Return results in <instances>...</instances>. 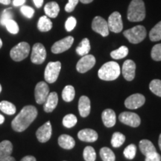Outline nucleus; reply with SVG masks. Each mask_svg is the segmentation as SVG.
I'll list each match as a JSON object with an SVG mask.
<instances>
[{
  "instance_id": "nucleus-1",
  "label": "nucleus",
  "mask_w": 161,
  "mask_h": 161,
  "mask_svg": "<svg viewBox=\"0 0 161 161\" xmlns=\"http://www.w3.org/2000/svg\"><path fill=\"white\" fill-rule=\"evenodd\" d=\"M37 116V110L35 106H25L12 121V128L17 132H23L29 128Z\"/></svg>"
},
{
  "instance_id": "nucleus-2",
  "label": "nucleus",
  "mask_w": 161,
  "mask_h": 161,
  "mask_svg": "<svg viewBox=\"0 0 161 161\" xmlns=\"http://www.w3.org/2000/svg\"><path fill=\"white\" fill-rule=\"evenodd\" d=\"M120 72L119 65L115 61H109L102 66L98 72V75L103 80H114L119 76Z\"/></svg>"
},
{
  "instance_id": "nucleus-3",
  "label": "nucleus",
  "mask_w": 161,
  "mask_h": 161,
  "mask_svg": "<svg viewBox=\"0 0 161 161\" xmlns=\"http://www.w3.org/2000/svg\"><path fill=\"white\" fill-rule=\"evenodd\" d=\"M146 17V8L142 0H132L128 9V19L130 22L142 21Z\"/></svg>"
},
{
  "instance_id": "nucleus-4",
  "label": "nucleus",
  "mask_w": 161,
  "mask_h": 161,
  "mask_svg": "<svg viewBox=\"0 0 161 161\" xmlns=\"http://www.w3.org/2000/svg\"><path fill=\"white\" fill-rule=\"evenodd\" d=\"M123 35L130 43L137 44L146 37V29L142 25H136L123 32Z\"/></svg>"
},
{
  "instance_id": "nucleus-5",
  "label": "nucleus",
  "mask_w": 161,
  "mask_h": 161,
  "mask_svg": "<svg viewBox=\"0 0 161 161\" xmlns=\"http://www.w3.org/2000/svg\"><path fill=\"white\" fill-rule=\"evenodd\" d=\"M30 46L26 42H21L14 46L10 52V56L14 61L19 62L25 59L29 55Z\"/></svg>"
},
{
  "instance_id": "nucleus-6",
  "label": "nucleus",
  "mask_w": 161,
  "mask_h": 161,
  "mask_svg": "<svg viewBox=\"0 0 161 161\" xmlns=\"http://www.w3.org/2000/svg\"><path fill=\"white\" fill-rule=\"evenodd\" d=\"M60 69H61V64L60 61L49 62L46 66L44 72V78L46 81L49 84L55 82L59 76Z\"/></svg>"
},
{
  "instance_id": "nucleus-7",
  "label": "nucleus",
  "mask_w": 161,
  "mask_h": 161,
  "mask_svg": "<svg viewBox=\"0 0 161 161\" xmlns=\"http://www.w3.org/2000/svg\"><path fill=\"white\" fill-rule=\"evenodd\" d=\"M46 58V51L42 43H37L32 47L31 60L33 64H41L45 61Z\"/></svg>"
},
{
  "instance_id": "nucleus-8",
  "label": "nucleus",
  "mask_w": 161,
  "mask_h": 161,
  "mask_svg": "<svg viewBox=\"0 0 161 161\" xmlns=\"http://www.w3.org/2000/svg\"><path fill=\"white\" fill-rule=\"evenodd\" d=\"M96 64V58L92 55H86L78 60L76 69L80 73H85L91 69Z\"/></svg>"
},
{
  "instance_id": "nucleus-9",
  "label": "nucleus",
  "mask_w": 161,
  "mask_h": 161,
  "mask_svg": "<svg viewBox=\"0 0 161 161\" xmlns=\"http://www.w3.org/2000/svg\"><path fill=\"white\" fill-rule=\"evenodd\" d=\"M49 94V87L44 81H40L35 86V101L37 104H44Z\"/></svg>"
},
{
  "instance_id": "nucleus-10",
  "label": "nucleus",
  "mask_w": 161,
  "mask_h": 161,
  "mask_svg": "<svg viewBox=\"0 0 161 161\" xmlns=\"http://www.w3.org/2000/svg\"><path fill=\"white\" fill-rule=\"evenodd\" d=\"M119 119L121 122L127 125L136 128L140 125L141 119L139 115L132 112H123L119 114Z\"/></svg>"
},
{
  "instance_id": "nucleus-11",
  "label": "nucleus",
  "mask_w": 161,
  "mask_h": 161,
  "mask_svg": "<svg viewBox=\"0 0 161 161\" xmlns=\"http://www.w3.org/2000/svg\"><path fill=\"white\" fill-rule=\"evenodd\" d=\"M92 29L96 33L99 34L102 37H107L109 35L108 22L104 18L101 17H96L92 20Z\"/></svg>"
},
{
  "instance_id": "nucleus-12",
  "label": "nucleus",
  "mask_w": 161,
  "mask_h": 161,
  "mask_svg": "<svg viewBox=\"0 0 161 161\" xmlns=\"http://www.w3.org/2000/svg\"><path fill=\"white\" fill-rule=\"evenodd\" d=\"M108 29L110 31L114 33H119L123 29V24L121 14L119 12L115 11L112 13L108 18Z\"/></svg>"
},
{
  "instance_id": "nucleus-13",
  "label": "nucleus",
  "mask_w": 161,
  "mask_h": 161,
  "mask_svg": "<svg viewBox=\"0 0 161 161\" xmlns=\"http://www.w3.org/2000/svg\"><path fill=\"white\" fill-rule=\"evenodd\" d=\"M74 42V38L72 36H68L64 39L55 42L52 46V52L54 54H60L69 49Z\"/></svg>"
},
{
  "instance_id": "nucleus-14",
  "label": "nucleus",
  "mask_w": 161,
  "mask_h": 161,
  "mask_svg": "<svg viewBox=\"0 0 161 161\" xmlns=\"http://www.w3.org/2000/svg\"><path fill=\"white\" fill-rule=\"evenodd\" d=\"M146 98L140 93L133 94L128 96L125 101V106L128 109H137L145 104Z\"/></svg>"
},
{
  "instance_id": "nucleus-15",
  "label": "nucleus",
  "mask_w": 161,
  "mask_h": 161,
  "mask_svg": "<svg viewBox=\"0 0 161 161\" xmlns=\"http://www.w3.org/2000/svg\"><path fill=\"white\" fill-rule=\"evenodd\" d=\"M52 125L51 122L48 121L45 124L40 126L36 132V136L40 142H46L49 141L52 136Z\"/></svg>"
},
{
  "instance_id": "nucleus-16",
  "label": "nucleus",
  "mask_w": 161,
  "mask_h": 161,
  "mask_svg": "<svg viewBox=\"0 0 161 161\" xmlns=\"http://www.w3.org/2000/svg\"><path fill=\"white\" fill-rule=\"evenodd\" d=\"M136 64L132 60H127L122 66V72L125 79L130 81L135 78Z\"/></svg>"
},
{
  "instance_id": "nucleus-17",
  "label": "nucleus",
  "mask_w": 161,
  "mask_h": 161,
  "mask_svg": "<svg viewBox=\"0 0 161 161\" xmlns=\"http://www.w3.org/2000/svg\"><path fill=\"white\" fill-rule=\"evenodd\" d=\"M90 110H91V105H90V98L86 96H80L78 101V111L80 116L86 117L89 116Z\"/></svg>"
},
{
  "instance_id": "nucleus-18",
  "label": "nucleus",
  "mask_w": 161,
  "mask_h": 161,
  "mask_svg": "<svg viewBox=\"0 0 161 161\" xmlns=\"http://www.w3.org/2000/svg\"><path fill=\"white\" fill-rule=\"evenodd\" d=\"M98 136L97 132L90 128L83 129L78 133V139L83 142H93L98 140Z\"/></svg>"
},
{
  "instance_id": "nucleus-19",
  "label": "nucleus",
  "mask_w": 161,
  "mask_h": 161,
  "mask_svg": "<svg viewBox=\"0 0 161 161\" xmlns=\"http://www.w3.org/2000/svg\"><path fill=\"white\" fill-rule=\"evenodd\" d=\"M58 103V96L57 92H49V96L44 102L43 109L46 113H51L55 109Z\"/></svg>"
},
{
  "instance_id": "nucleus-20",
  "label": "nucleus",
  "mask_w": 161,
  "mask_h": 161,
  "mask_svg": "<svg viewBox=\"0 0 161 161\" xmlns=\"http://www.w3.org/2000/svg\"><path fill=\"white\" fill-rule=\"evenodd\" d=\"M102 119L103 123L107 128H112L116 122V114L112 109H105L102 114Z\"/></svg>"
},
{
  "instance_id": "nucleus-21",
  "label": "nucleus",
  "mask_w": 161,
  "mask_h": 161,
  "mask_svg": "<svg viewBox=\"0 0 161 161\" xmlns=\"http://www.w3.org/2000/svg\"><path fill=\"white\" fill-rule=\"evenodd\" d=\"M58 144L62 148L70 150L75 147V141L71 136L67 134H62L58 138Z\"/></svg>"
},
{
  "instance_id": "nucleus-22",
  "label": "nucleus",
  "mask_w": 161,
  "mask_h": 161,
  "mask_svg": "<svg viewBox=\"0 0 161 161\" xmlns=\"http://www.w3.org/2000/svg\"><path fill=\"white\" fill-rule=\"evenodd\" d=\"M13 145L9 140H4L0 142V160L11 155Z\"/></svg>"
},
{
  "instance_id": "nucleus-23",
  "label": "nucleus",
  "mask_w": 161,
  "mask_h": 161,
  "mask_svg": "<svg viewBox=\"0 0 161 161\" xmlns=\"http://www.w3.org/2000/svg\"><path fill=\"white\" fill-rule=\"evenodd\" d=\"M44 11L47 17L51 18H55L58 17L60 12V7L58 4L55 2H50L47 3L44 7Z\"/></svg>"
},
{
  "instance_id": "nucleus-24",
  "label": "nucleus",
  "mask_w": 161,
  "mask_h": 161,
  "mask_svg": "<svg viewBox=\"0 0 161 161\" xmlns=\"http://www.w3.org/2000/svg\"><path fill=\"white\" fill-rule=\"evenodd\" d=\"M140 146V149L141 152L142 153V154H144L145 156L148 155V154H152L156 152V148L154 147V145L150 140H142L140 142L139 144Z\"/></svg>"
},
{
  "instance_id": "nucleus-25",
  "label": "nucleus",
  "mask_w": 161,
  "mask_h": 161,
  "mask_svg": "<svg viewBox=\"0 0 161 161\" xmlns=\"http://www.w3.org/2000/svg\"><path fill=\"white\" fill-rule=\"evenodd\" d=\"M52 28V23L47 16H43L38 20L37 29L42 32L49 31Z\"/></svg>"
},
{
  "instance_id": "nucleus-26",
  "label": "nucleus",
  "mask_w": 161,
  "mask_h": 161,
  "mask_svg": "<svg viewBox=\"0 0 161 161\" xmlns=\"http://www.w3.org/2000/svg\"><path fill=\"white\" fill-rule=\"evenodd\" d=\"M90 50V40L87 38H84L80 42V45L76 48V52L78 55L84 56L88 55Z\"/></svg>"
},
{
  "instance_id": "nucleus-27",
  "label": "nucleus",
  "mask_w": 161,
  "mask_h": 161,
  "mask_svg": "<svg viewBox=\"0 0 161 161\" xmlns=\"http://www.w3.org/2000/svg\"><path fill=\"white\" fill-rule=\"evenodd\" d=\"M75 96V88L71 85H67L62 91V98L66 102H70L74 99Z\"/></svg>"
},
{
  "instance_id": "nucleus-28",
  "label": "nucleus",
  "mask_w": 161,
  "mask_h": 161,
  "mask_svg": "<svg viewBox=\"0 0 161 161\" xmlns=\"http://www.w3.org/2000/svg\"><path fill=\"white\" fill-rule=\"evenodd\" d=\"M0 110L3 111L4 114L7 115H13L16 113V107L11 102H8V101H3L0 102Z\"/></svg>"
},
{
  "instance_id": "nucleus-29",
  "label": "nucleus",
  "mask_w": 161,
  "mask_h": 161,
  "mask_svg": "<svg viewBox=\"0 0 161 161\" xmlns=\"http://www.w3.org/2000/svg\"><path fill=\"white\" fill-rule=\"evenodd\" d=\"M100 157L103 161H115L116 156L111 149L107 147L102 148L100 150Z\"/></svg>"
},
{
  "instance_id": "nucleus-30",
  "label": "nucleus",
  "mask_w": 161,
  "mask_h": 161,
  "mask_svg": "<svg viewBox=\"0 0 161 161\" xmlns=\"http://www.w3.org/2000/svg\"><path fill=\"white\" fill-rule=\"evenodd\" d=\"M125 141V136L120 132H115L111 138V145L114 148H119Z\"/></svg>"
},
{
  "instance_id": "nucleus-31",
  "label": "nucleus",
  "mask_w": 161,
  "mask_h": 161,
  "mask_svg": "<svg viewBox=\"0 0 161 161\" xmlns=\"http://www.w3.org/2000/svg\"><path fill=\"white\" fill-rule=\"evenodd\" d=\"M128 54V49L127 46H122L121 47L119 48L118 49L114 50L110 52V56L112 58L115 60L122 59V58H125Z\"/></svg>"
},
{
  "instance_id": "nucleus-32",
  "label": "nucleus",
  "mask_w": 161,
  "mask_h": 161,
  "mask_svg": "<svg viewBox=\"0 0 161 161\" xmlns=\"http://www.w3.org/2000/svg\"><path fill=\"white\" fill-rule=\"evenodd\" d=\"M149 38L152 41H159L161 40V21L159 22L151 30L149 33Z\"/></svg>"
},
{
  "instance_id": "nucleus-33",
  "label": "nucleus",
  "mask_w": 161,
  "mask_h": 161,
  "mask_svg": "<svg viewBox=\"0 0 161 161\" xmlns=\"http://www.w3.org/2000/svg\"><path fill=\"white\" fill-rule=\"evenodd\" d=\"M77 117L73 114H67L63 119V125L67 128H72L77 124Z\"/></svg>"
},
{
  "instance_id": "nucleus-34",
  "label": "nucleus",
  "mask_w": 161,
  "mask_h": 161,
  "mask_svg": "<svg viewBox=\"0 0 161 161\" xmlns=\"http://www.w3.org/2000/svg\"><path fill=\"white\" fill-rule=\"evenodd\" d=\"M83 156L85 161H95L96 159L95 149L91 146H86L84 149Z\"/></svg>"
},
{
  "instance_id": "nucleus-35",
  "label": "nucleus",
  "mask_w": 161,
  "mask_h": 161,
  "mask_svg": "<svg viewBox=\"0 0 161 161\" xmlns=\"http://www.w3.org/2000/svg\"><path fill=\"white\" fill-rule=\"evenodd\" d=\"M149 89L153 93L161 97V80H152L149 84Z\"/></svg>"
},
{
  "instance_id": "nucleus-36",
  "label": "nucleus",
  "mask_w": 161,
  "mask_h": 161,
  "mask_svg": "<svg viewBox=\"0 0 161 161\" xmlns=\"http://www.w3.org/2000/svg\"><path fill=\"white\" fill-rule=\"evenodd\" d=\"M136 153V146L134 144H130L129 146H127L123 152L124 156L127 159H129V160H133V159L135 158Z\"/></svg>"
},
{
  "instance_id": "nucleus-37",
  "label": "nucleus",
  "mask_w": 161,
  "mask_h": 161,
  "mask_svg": "<svg viewBox=\"0 0 161 161\" xmlns=\"http://www.w3.org/2000/svg\"><path fill=\"white\" fill-rule=\"evenodd\" d=\"M5 26L8 32L12 35H17L19 32V25L13 19L8 20L5 23Z\"/></svg>"
},
{
  "instance_id": "nucleus-38",
  "label": "nucleus",
  "mask_w": 161,
  "mask_h": 161,
  "mask_svg": "<svg viewBox=\"0 0 161 161\" xmlns=\"http://www.w3.org/2000/svg\"><path fill=\"white\" fill-rule=\"evenodd\" d=\"M151 56L152 59L155 61H160L161 60V43L157 44L152 48Z\"/></svg>"
},
{
  "instance_id": "nucleus-39",
  "label": "nucleus",
  "mask_w": 161,
  "mask_h": 161,
  "mask_svg": "<svg viewBox=\"0 0 161 161\" xmlns=\"http://www.w3.org/2000/svg\"><path fill=\"white\" fill-rule=\"evenodd\" d=\"M13 17L14 15L13 14H12V12L11 11V8L4 10V11L3 12V14L1 16V19H0V24H1L2 25L5 26L6 22H7L8 20L11 19Z\"/></svg>"
},
{
  "instance_id": "nucleus-40",
  "label": "nucleus",
  "mask_w": 161,
  "mask_h": 161,
  "mask_svg": "<svg viewBox=\"0 0 161 161\" xmlns=\"http://www.w3.org/2000/svg\"><path fill=\"white\" fill-rule=\"evenodd\" d=\"M20 11L25 17L29 18V19L32 18V17L34 16V14H35V10L28 5L22 6L21 8H20Z\"/></svg>"
},
{
  "instance_id": "nucleus-41",
  "label": "nucleus",
  "mask_w": 161,
  "mask_h": 161,
  "mask_svg": "<svg viewBox=\"0 0 161 161\" xmlns=\"http://www.w3.org/2000/svg\"><path fill=\"white\" fill-rule=\"evenodd\" d=\"M76 24H77V21H76L75 18L69 17L65 23V29L67 31H71L75 29Z\"/></svg>"
},
{
  "instance_id": "nucleus-42",
  "label": "nucleus",
  "mask_w": 161,
  "mask_h": 161,
  "mask_svg": "<svg viewBox=\"0 0 161 161\" xmlns=\"http://www.w3.org/2000/svg\"><path fill=\"white\" fill-rule=\"evenodd\" d=\"M78 2H79V0H69L68 3L65 6V11L68 13L73 11Z\"/></svg>"
},
{
  "instance_id": "nucleus-43",
  "label": "nucleus",
  "mask_w": 161,
  "mask_h": 161,
  "mask_svg": "<svg viewBox=\"0 0 161 161\" xmlns=\"http://www.w3.org/2000/svg\"><path fill=\"white\" fill-rule=\"evenodd\" d=\"M146 161H161V156L155 152L146 156Z\"/></svg>"
},
{
  "instance_id": "nucleus-44",
  "label": "nucleus",
  "mask_w": 161,
  "mask_h": 161,
  "mask_svg": "<svg viewBox=\"0 0 161 161\" xmlns=\"http://www.w3.org/2000/svg\"><path fill=\"white\" fill-rule=\"evenodd\" d=\"M25 2L26 0H14L13 5L14 6H15V7H18V6L23 5Z\"/></svg>"
},
{
  "instance_id": "nucleus-45",
  "label": "nucleus",
  "mask_w": 161,
  "mask_h": 161,
  "mask_svg": "<svg viewBox=\"0 0 161 161\" xmlns=\"http://www.w3.org/2000/svg\"><path fill=\"white\" fill-rule=\"evenodd\" d=\"M20 161H37V160H36V158L35 157L29 155V156L24 157V158Z\"/></svg>"
},
{
  "instance_id": "nucleus-46",
  "label": "nucleus",
  "mask_w": 161,
  "mask_h": 161,
  "mask_svg": "<svg viewBox=\"0 0 161 161\" xmlns=\"http://www.w3.org/2000/svg\"><path fill=\"white\" fill-rule=\"evenodd\" d=\"M43 1L44 0H33L34 3H35V6L37 8H40L43 5Z\"/></svg>"
},
{
  "instance_id": "nucleus-47",
  "label": "nucleus",
  "mask_w": 161,
  "mask_h": 161,
  "mask_svg": "<svg viewBox=\"0 0 161 161\" xmlns=\"http://www.w3.org/2000/svg\"><path fill=\"white\" fill-rule=\"evenodd\" d=\"M0 161H16V160L13 158V157L9 156V157H7L6 158L3 159V160H0Z\"/></svg>"
},
{
  "instance_id": "nucleus-48",
  "label": "nucleus",
  "mask_w": 161,
  "mask_h": 161,
  "mask_svg": "<svg viewBox=\"0 0 161 161\" xmlns=\"http://www.w3.org/2000/svg\"><path fill=\"white\" fill-rule=\"evenodd\" d=\"M0 3L3 4V5H8L11 3V0H0Z\"/></svg>"
},
{
  "instance_id": "nucleus-49",
  "label": "nucleus",
  "mask_w": 161,
  "mask_h": 161,
  "mask_svg": "<svg viewBox=\"0 0 161 161\" xmlns=\"http://www.w3.org/2000/svg\"><path fill=\"white\" fill-rule=\"evenodd\" d=\"M79 1L83 4H89L90 3H92L93 0H79Z\"/></svg>"
},
{
  "instance_id": "nucleus-50",
  "label": "nucleus",
  "mask_w": 161,
  "mask_h": 161,
  "mask_svg": "<svg viewBox=\"0 0 161 161\" xmlns=\"http://www.w3.org/2000/svg\"><path fill=\"white\" fill-rule=\"evenodd\" d=\"M4 122H5V117L2 114H0V125L3 124Z\"/></svg>"
},
{
  "instance_id": "nucleus-51",
  "label": "nucleus",
  "mask_w": 161,
  "mask_h": 161,
  "mask_svg": "<svg viewBox=\"0 0 161 161\" xmlns=\"http://www.w3.org/2000/svg\"><path fill=\"white\" fill-rule=\"evenodd\" d=\"M158 144H159V147H160V150H161V134L160 136H159V140H158Z\"/></svg>"
},
{
  "instance_id": "nucleus-52",
  "label": "nucleus",
  "mask_w": 161,
  "mask_h": 161,
  "mask_svg": "<svg viewBox=\"0 0 161 161\" xmlns=\"http://www.w3.org/2000/svg\"><path fill=\"white\" fill-rule=\"evenodd\" d=\"M2 46H3V41H2L1 38H0V49L2 48Z\"/></svg>"
},
{
  "instance_id": "nucleus-53",
  "label": "nucleus",
  "mask_w": 161,
  "mask_h": 161,
  "mask_svg": "<svg viewBox=\"0 0 161 161\" xmlns=\"http://www.w3.org/2000/svg\"><path fill=\"white\" fill-rule=\"evenodd\" d=\"M1 91H2V86L1 84H0V92H1Z\"/></svg>"
}]
</instances>
